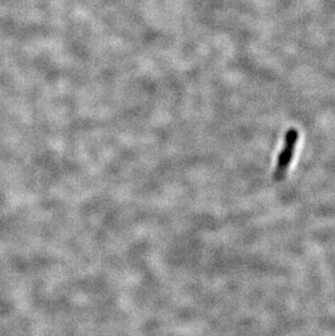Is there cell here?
Returning a JSON list of instances; mask_svg holds the SVG:
<instances>
[{"label":"cell","instance_id":"6da1fadb","mask_svg":"<svg viewBox=\"0 0 335 336\" xmlns=\"http://www.w3.org/2000/svg\"><path fill=\"white\" fill-rule=\"evenodd\" d=\"M297 140H298V132L295 130V128H292V130H290L286 133L284 148L279 156V159H277V164L274 173L275 180L280 181L284 177V175L286 174V171L290 167L291 161L293 159L295 145Z\"/></svg>","mask_w":335,"mask_h":336}]
</instances>
